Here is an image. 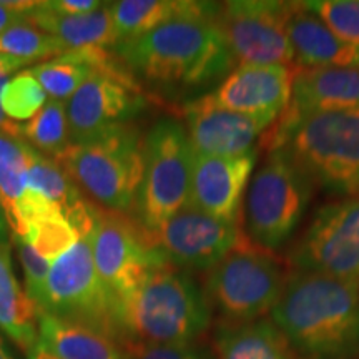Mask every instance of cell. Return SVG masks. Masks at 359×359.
Masks as SVG:
<instances>
[{
	"label": "cell",
	"mask_w": 359,
	"mask_h": 359,
	"mask_svg": "<svg viewBox=\"0 0 359 359\" xmlns=\"http://www.w3.org/2000/svg\"><path fill=\"white\" fill-rule=\"evenodd\" d=\"M142 85L185 95L219 83L235 60L215 19H178L111 47Z\"/></svg>",
	"instance_id": "obj_1"
},
{
	"label": "cell",
	"mask_w": 359,
	"mask_h": 359,
	"mask_svg": "<svg viewBox=\"0 0 359 359\" xmlns=\"http://www.w3.org/2000/svg\"><path fill=\"white\" fill-rule=\"evenodd\" d=\"M271 321L304 359L359 358L358 280L296 271L271 311Z\"/></svg>",
	"instance_id": "obj_2"
},
{
	"label": "cell",
	"mask_w": 359,
	"mask_h": 359,
	"mask_svg": "<svg viewBox=\"0 0 359 359\" xmlns=\"http://www.w3.org/2000/svg\"><path fill=\"white\" fill-rule=\"evenodd\" d=\"M212 320L206 294L185 269L161 263L115 304L120 343H195Z\"/></svg>",
	"instance_id": "obj_3"
},
{
	"label": "cell",
	"mask_w": 359,
	"mask_h": 359,
	"mask_svg": "<svg viewBox=\"0 0 359 359\" xmlns=\"http://www.w3.org/2000/svg\"><path fill=\"white\" fill-rule=\"evenodd\" d=\"M285 148L313 185L334 195L359 190V109L311 115L276 127L269 150Z\"/></svg>",
	"instance_id": "obj_4"
},
{
	"label": "cell",
	"mask_w": 359,
	"mask_h": 359,
	"mask_svg": "<svg viewBox=\"0 0 359 359\" xmlns=\"http://www.w3.org/2000/svg\"><path fill=\"white\" fill-rule=\"evenodd\" d=\"M57 161L100 208L127 213L135 206L143 175V140L133 125L72 143Z\"/></svg>",
	"instance_id": "obj_5"
},
{
	"label": "cell",
	"mask_w": 359,
	"mask_h": 359,
	"mask_svg": "<svg viewBox=\"0 0 359 359\" xmlns=\"http://www.w3.org/2000/svg\"><path fill=\"white\" fill-rule=\"evenodd\" d=\"M286 280L275 255L243 235L206 273V299L226 325H245L271 313Z\"/></svg>",
	"instance_id": "obj_6"
},
{
	"label": "cell",
	"mask_w": 359,
	"mask_h": 359,
	"mask_svg": "<svg viewBox=\"0 0 359 359\" xmlns=\"http://www.w3.org/2000/svg\"><path fill=\"white\" fill-rule=\"evenodd\" d=\"M195 151L185 125L160 118L143 138V175L135 200V219L156 230L188 205Z\"/></svg>",
	"instance_id": "obj_7"
},
{
	"label": "cell",
	"mask_w": 359,
	"mask_h": 359,
	"mask_svg": "<svg viewBox=\"0 0 359 359\" xmlns=\"http://www.w3.org/2000/svg\"><path fill=\"white\" fill-rule=\"evenodd\" d=\"M313 195V182L285 148H273L246 191V236L276 250L293 236Z\"/></svg>",
	"instance_id": "obj_8"
},
{
	"label": "cell",
	"mask_w": 359,
	"mask_h": 359,
	"mask_svg": "<svg viewBox=\"0 0 359 359\" xmlns=\"http://www.w3.org/2000/svg\"><path fill=\"white\" fill-rule=\"evenodd\" d=\"M37 303L43 314L95 327L118 339L115 299L98 278L92 235L79 238L77 243L52 263Z\"/></svg>",
	"instance_id": "obj_9"
},
{
	"label": "cell",
	"mask_w": 359,
	"mask_h": 359,
	"mask_svg": "<svg viewBox=\"0 0 359 359\" xmlns=\"http://www.w3.org/2000/svg\"><path fill=\"white\" fill-rule=\"evenodd\" d=\"M296 2L235 0L219 4L217 24L235 65H286L294 60L288 24Z\"/></svg>",
	"instance_id": "obj_10"
},
{
	"label": "cell",
	"mask_w": 359,
	"mask_h": 359,
	"mask_svg": "<svg viewBox=\"0 0 359 359\" xmlns=\"http://www.w3.org/2000/svg\"><path fill=\"white\" fill-rule=\"evenodd\" d=\"M147 103L145 90L114 53L109 64L92 72L67 102L70 145L130 123Z\"/></svg>",
	"instance_id": "obj_11"
},
{
	"label": "cell",
	"mask_w": 359,
	"mask_h": 359,
	"mask_svg": "<svg viewBox=\"0 0 359 359\" xmlns=\"http://www.w3.org/2000/svg\"><path fill=\"white\" fill-rule=\"evenodd\" d=\"M296 271L339 280L359 278V198H344L318 210L290 253Z\"/></svg>",
	"instance_id": "obj_12"
},
{
	"label": "cell",
	"mask_w": 359,
	"mask_h": 359,
	"mask_svg": "<svg viewBox=\"0 0 359 359\" xmlns=\"http://www.w3.org/2000/svg\"><path fill=\"white\" fill-rule=\"evenodd\" d=\"M92 255L98 278L115 304L132 293L155 266L167 263L148 243L137 219L100 206L92 233Z\"/></svg>",
	"instance_id": "obj_13"
},
{
	"label": "cell",
	"mask_w": 359,
	"mask_h": 359,
	"mask_svg": "<svg viewBox=\"0 0 359 359\" xmlns=\"http://www.w3.org/2000/svg\"><path fill=\"white\" fill-rule=\"evenodd\" d=\"M143 231L165 262L185 271L215 266L243 238L238 223L213 218L191 206H185L156 230Z\"/></svg>",
	"instance_id": "obj_14"
},
{
	"label": "cell",
	"mask_w": 359,
	"mask_h": 359,
	"mask_svg": "<svg viewBox=\"0 0 359 359\" xmlns=\"http://www.w3.org/2000/svg\"><path fill=\"white\" fill-rule=\"evenodd\" d=\"M193 151L208 156H241L255 151V143L276 120L236 114L215 107L201 95L183 107Z\"/></svg>",
	"instance_id": "obj_15"
},
{
	"label": "cell",
	"mask_w": 359,
	"mask_h": 359,
	"mask_svg": "<svg viewBox=\"0 0 359 359\" xmlns=\"http://www.w3.org/2000/svg\"><path fill=\"white\" fill-rule=\"evenodd\" d=\"M293 92V67L238 65L206 98L215 107L236 114L278 120Z\"/></svg>",
	"instance_id": "obj_16"
},
{
	"label": "cell",
	"mask_w": 359,
	"mask_h": 359,
	"mask_svg": "<svg viewBox=\"0 0 359 359\" xmlns=\"http://www.w3.org/2000/svg\"><path fill=\"white\" fill-rule=\"evenodd\" d=\"M257 150L241 156L196 155L188 205L210 217L238 223L245 191L257 165Z\"/></svg>",
	"instance_id": "obj_17"
},
{
	"label": "cell",
	"mask_w": 359,
	"mask_h": 359,
	"mask_svg": "<svg viewBox=\"0 0 359 359\" xmlns=\"http://www.w3.org/2000/svg\"><path fill=\"white\" fill-rule=\"evenodd\" d=\"M359 109V69H293V92L278 127L311 115Z\"/></svg>",
	"instance_id": "obj_18"
},
{
	"label": "cell",
	"mask_w": 359,
	"mask_h": 359,
	"mask_svg": "<svg viewBox=\"0 0 359 359\" xmlns=\"http://www.w3.org/2000/svg\"><path fill=\"white\" fill-rule=\"evenodd\" d=\"M288 35L294 53L293 69H359L358 45L341 40L302 2H296Z\"/></svg>",
	"instance_id": "obj_19"
},
{
	"label": "cell",
	"mask_w": 359,
	"mask_h": 359,
	"mask_svg": "<svg viewBox=\"0 0 359 359\" xmlns=\"http://www.w3.org/2000/svg\"><path fill=\"white\" fill-rule=\"evenodd\" d=\"M110 8L118 43L178 19H217L219 4L198 0H120L111 2Z\"/></svg>",
	"instance_id": "obj_20"
},
{
	"label": "cell",
	"mask_w": 359,
	"mask_h": 359,
	"mask_svg": "<svg viewBox=\"0 0 359 359\" xmlns=\"http://www.w3.org/2000/svg\"><path fill=\"white\" fill-rule=\"evenodd\" d=\"M42 314L13 273L11 241L0 243V333L20 351L29 353L39 343Z\"/></svg>",
	"instance_id": "obj_21"
},
{
	"label": "cell",
	"mask_w": 359,
	"mask_h": 359,
	"mask_svg": "<svg viewBox=\"0 0 359 359\" xmlns=\"http://www.w3.org/2000/svg\"><path fill=\"white\" fill-rule=\"evenodd\" d=\"M39 341L60 359H128L114 336L50 314L40 318Z\"/></svg>",
	"instance_id": "obj_22"
},
{
	"label": "cell",
	"mask_w": 359,
	"mask_h": 359,
	"mask_svg": "<svg viewBox=\"0 0 359 359\" xmlns=\"http://www.w3.org/2000/svg\"><path fill=\"white\" fill-rule=\"evenodd\" d=\"M45 32L60 40L67 50L111 48L116 43L110 4L85 15H58L40 6L27 15Z\"/></svg>",
	"instance_id": "obj_23"
},
{
	"label": "cell",
	"mask_w": 359,
	"mask_h": 359,
	"mask_svg": "<svg viewBox=\"0 0 359 359\" xmlns=\"http://www.w3.org/2000/svg\"><path fill=\"white\" fill-rule=\"evenodd\" d=\"M217 359H299L269 320L245 325H223L217 336Z\"/></svg>",
	"instance_id": "obj_24"
},
{
	"label": "cell",
	"mask_w": 359,
	"mask_h": 359,
	"mask_svg": "<svg viewBox=\"0 0 359 359\" xmlns=\"http://www.w3.org/2000/svg\"><path fill=\"white\" fill-rule=\"evenodd\" d=\"M111 57V48H80L62 53L50 60L39 62L29 72L52 100L69 102L92 72L105 67Z\"/></svg>",
	"instance_id": "obj_25"
},
{
	"label": "cell",
	"mask_w": 359,
	"mask_h": 359,
	"mask_svg": "<svg viewBox=\"0 0 359 359\" xmlns=\"http://www.w3.org/2000/svg\"><path fill=\"white\" fill-rule=\"evenodd\" d=\"M27 161V188L57 203L65 213L83 200L82 191L72 182L57 160L39 154L22 142Z\"/></svg>",
	"instance_id": "obj_26"
},
{
	"label": "cell",
	"mask_w": 359,
	"mask_h": 359,
	"mask_svg": "<svg viewBox=\"0 0 359 359\" xmlns=\"http://www.w3.org/2000/svg\"><path fill=\"white\" fill-rule=\"evenodd\" d=\"M20 140L39 154L60 158L70 147L67 102L48 100L34 118L20 123Z\"/></svg>",
	"instance_id": "obj_27"
},
{
	"label": "cell",
	"mask_w": 359,
	"mask_h": 359,
	"mask_svg": "<svg viewBox=\"0 0 359 359\" xmlns=\"http://www.w3.org/2000/svg\"><path fill=\"white\" fill-rule=\"evenodd\" d=\"M0 52L32 64L35 60H50L69 50L60 40L24 17L0 34Z\"/></svg>",
	"instance_id": "obj_28"
},
{
	"label": "cell",
	"mask_w": 359,
	"mask_h": 359,
	"mask_svg": "<svg viewBox=\"0 0 359 359\" xmlns=\"http://www.w3.org/2000/svg\"><path fill=\"white\" fill-rule=\"evenodd\" d=\"M27 191V161L22 140H13L0 133V198L8 226L19 212Z\"/></svg>",
	"instance_id": "obj_29"
},
{
	"label": "cell",
	"mask_w": 359,
	"mask_h": 359,
	"mask_svg": "<svg viewBox=\"0 0 359 359\" xmlns=\"http://www.w3.org/2000/svg\"><path fill=\"white\" fill-rule=\"evenodd\" d=\"M47 97L42 85L27 69L8 79L0 93V105L8 118L20 123L34 118L48 102Z\"/></svg>",
	"instance_id": "obj_30"
},
{
	"label": "cell",
	"mask_w": 359,
	"mask_h": 359,
	"mask_svg": "<svg viewBox=\"0 0 359 359\" xmlns=\"http://www.w3.org/2000/svg\"><path fill=\"white\" fill-rule=\"evenodd\" d=\"M302 4L341 40L359 47V0H311Z\"/></svg>",
	"instance_id": "obj_31"
},
{
	"label": "cell",
	"mask_w": 359,
	"mask_h": 359,
	"mask_svg": "<svg viewBox=\"0 0 359 359\" xmlns=\"http://www.w3.org/2000/svg\"><path fill=\"white\" fill-rule=\"evenodd\" d=\"M24 241L32 246L40 257L53 263L77 243L79 236L65 217H55L34 223Z\"/></svg>",
	"instance_id": "obj_32"
},
{
	"label": "cell",
	"mask_w": 359,
	"mask_h": 359,
	"mask_svg": "<svg viewBox=\"0 0 359 359\" xmlns=\"http://www.w3.org/2000/svg\"><path fill=\"white\" fill-rule=\"evenodd\" d=\"M128 359H212L205 348L195 343L178 344H125Z\"/></svg>",
	"instance_id": "obj_33"
},
{
	"label": "cell",
	"mask_w": 359,
	"mask_h": 359,
	"mask_svg": "<svg viewBox=\"0 0 359 359\" xmlns=\"http://www.w3.org/2000/svg\"><path fill=\"white\" fill-rule=\"evenodd\" d=\"M12 241L15 243L22 271H24L25 291L32 296L35 302H37L45 286V281H47L52 263L48 262V259L40 257L37 251L27 243V241L24 240H12Z\"/></svg>",
	"instance_id": "obj_34"
},
{
	"label": "cell",
	"mask_w": 359,
	"mask_h": 359,
	"mask_svg": "<svg viewBox=\"0 0 359 359\" xmlns=\"http://www.w3.org/2000/svg\"><path fill=\"white\" fill-rule=\"evenodd\" d=\"M105 6L100 0H45L42 7L58 15H85Z\"/></svg>",
	"instance_id": "obj_35"
},
{
	"label": "cell",
	"mask_w": 359,
	"mask_h": 359,
	"mask_svg": "<svg viewBox=\"0 0 359 359\" xmlns=\"http://www.w3.org/2000/svg\"><path fill=\"white\" fill-rule=\"evenodd\" d=\"M8 75H0V93H2L4 87L8 82ZM0 133L7 135V137L13 138V140H20V123L13 122L8 116L4 114L2 105H0Z\"/></svg>",
	"instance_id": "obj_36"
},
{
	"label": "cell",
	"mask_w": 359,
	"mask_h": 359,
	"mask_svg": "<svg viewBox=\"0 0 359 359\" xmlns=\"http://www.w3.org/2000/svg\"><path fill=\"white\" fill-rule=\"evenodd\" d=\"M25 65H29V62L0 52V75H11L13 72L24 69Z\"/></svg>",
	"instance_id": "obj_37"
},
{
	"label": "cell",
	"mask_w": 359,
	"mask_h": 359,
	"mask_svg": "<svg viewBox=\"0 0 359 359\" xmlns=\"http://www.w3.org/2000/svg\"><path fill=\"white\" fill-rule=\"evenodd\" d=\"M22 19H24V15H19V13L12 12L11 8L4 7L2 4H0V34H2L4 30H7L8 27L17 24V22Z\"/></svg>",
	"instance_id": "obj_38"
},
{
	"label": "cell",
	"mask_w": 359,
	"mask_h": 359,
	"mask_svg": "<svg viewBox=\"0 0 359 359\" xmlns=\"http://www.w3.org/2000/svg\"><path fill=\"white\" fill-rule=\"evenodd\" d=\"M27 359H60V358L55 356L50 349L45 348L43 344L39 341V343L35 344V346L30 349L29 353H27Z\"/></svg>",
	"instance_id": "obj_39"
},
{
	"label": "cell",
	"mask_w": 359,
	"mask_h": 359,
	"mask_svg": "<svg viewBox=\"0 0 359 359\" xmlns=\"http://www.w3.org/2000/svg\"><path fill=\"white\" fill-rule=\"evenodd\" d=\"M8 223L6 217V210H4L2 198H0V243H6V241H11V236H8Z\"/></svg>",
	"instance_id": "obj_40"
},
{
	"label": "cell",
	"mask_w": 359,
	"mask_h": 359,
	"mask_svg": "<svg viewBox=\"0 0 359 359\" xmlns=\"http://www.w3.org/2000/svg\"><path fill=\"white\" fill-rule=\"evenodd\" d=\"M0 359H15V356L12 354V349L8 346L6 336L0 333Z\"/></svg>",
	"instance_id": "obj_41"
}]
</instances>
